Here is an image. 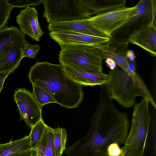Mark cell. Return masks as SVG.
<instances>
[{"label": "cell", "mask_w": 156, "mask_h": 156, "mask_svg": "<svg viewBox=\"0 0 156 156\" xmlns=\"http://www.w3.org/2000/svg\"></svg>", "instance_id": "cell-30"}, {"label": "cell", "mask_w": 156, "mask_h": 156, "mask_svg": "<svg viewBox=\"0 0 156 156\" xmlns=\"http://www.w3.org/2000/svg\"><path fill=\"white\" fill-rule=\"evenodd\" d=\"M107 156H121L123 151V148H120L119 145L116 142L110 144L107 148Z\"/></svg>", "instance_id": "cell-25"}, {"label": "cell", "mask_w": 156, "mask_h": 156, "mask_svg": "<svg viewBox=\"0 0 156 156\" xmlns=\"http://www.w3.org/2000/svg\"><path fill=\"white\" fill-rule=\"evenodd\" d=\"M90 123L86 134L67 148L68 156H107L110 144L125 143L128 134V115L115 108L104 88Z\"/></svg>", "instance_id": "cell-1"}, {"label": "cell", "mask_w": 156, "mask_h": 156, "mask_svg": "<svg viewBox=\"0 0 156 156\" xmlns=\"http://www.w3.org/2000/svg\"><path fill=\"white\" fill-rule=\"evenodd\" d=\"M40 45L30 44L26 40L22 50V55L23 58H34L40 50Z\"/></svg>", "instance_id": "cell-23"}, {"label": "cell", "mask_w": 156, "mask_h": 156, "mask_svg": "<svg viewBox=\"0 0 156 156\" xmlns=\"http://www.w3.org/2000/svg\"><path fill=\"white\" fill-rule=\"evenodd\" d=\"M126 56L128 61L130 62L135 61V60L136 58L134 51L130 50H128L127 52Z\"/></svg>", "instance_id": "cell-29"}, {"label": "cell", "mask_w": 156, "mask_h": 156, "mask_svg": "<svg viewBox=\"0 0 156 156\" xmlns=\"http://www.w3.org/2000/svg\"><path fill=\"white\" fill-rule=\"evenodd\" d=\"M49 34L60 46L70 44H98L107 42L110 38L71 31L50 32Z\"/></svg>", "instance_id": "cell-12"}, {"label": "cell", "mask_w": 156, "mask_h": 156, "mask_svg": "<svg viewBox=\"0 0 156 156\" xmlns=\"http://www.w3.org/2000/svg\"><path fill=\"white\" fill-rule=\"evenodd\" d=\"M95 44H70L61 46L59 63L75 70L86 72H102V58Z\"/></svg>", "instance_id": "cell-5"}, {"label": "cell", "mask_w": 156, "mask_h": 156, "mask_svg": "<svg viewBox=\"0 0 156 156\" xmlns=\"http://www.w3.org/2000/svg\"><path fill=\"white\" fill-rule=\"evenodd\" d=\"M127 39L129 43L142 48L152 56H156V27L152 23L134 30Z\"/></svg>", "instance_id": "cell-13"}, {"label": "cell", "mask_w": 156, "mask_h": 156, "mask_svg": "<svg viewBox=\"0 0 156 156\" xmlns=\"http://www.w3.org/2000/svg\"><path fill=\"white\" fill-rule=\"evenodd\" d=\"M9 74L8 73H0V93L3 87V86L5 80Z\"/></svg>", "instance_id": "cell-27"}, {"label": "cell", "mask_w": 156, "mask_h": 156, "mask_svg": "<svg viewBox=\"0 0 156 156\" xmlns=\"http://www.w3.org/2000/svg\"><path fill=\"white\" fill-rule=\"evenodd\" d=\"M52 129L47 126L36 151L35 156H55L53 144Z\"/></svg>", "instance_id": "cell-18"}, {"label": "cell", "mask_w": 156, "mask_h": 156, "mask_svg": "<svg viewBox=\"0 0 156 156\" xmlns=\"http://www.w3.org/2000/svg\"><path fill=\"white\" fill-rule=\"evenodd\" d=\"M33 94L37 101L42 108L47 104L56 102L53 98L45 90L37 86L32 85Z\"/></svg>", "instance_id": "cell-21"}, {"label": "cell", "mask_w": 156, "mask_h": 156, "mask_svg": "<svg viewBox=\"0 0 156 156\" xmlns=\"http://www.w3.org/2000/svg\"><path fill=\"white\" fill-rule=\"evenodd\" d=\"M47 126L42 118L31 129L29 134L31 149L36 151Z\"/></svg>", "instance_id": "cell-20"}, {"label": "cell", "mask_w": 156, "mask_h": 156, "mask_svg": "<svg viewBox=\"0 0 156 156\" xmlns=\"http://www.w3.org/2000/svg\"><path fill=\"white\" fill-rule=\"evenodd\" d=\"M13 8H26L32 5H38L42 3V0H7Z\"/></svg>", "instance_id": "cell-24"}, {"label": "cell", "mask_w": 156, "mask_h": 156, "mask_svg": "<svg viewBox=\"0 0 156 156\" xmlns=\"http://www.w3.org/2000/svg\"><path fill=\"white\" fill-rule=\"evenodd\" d=\"M30 149V135L6 144H0V156H9L19 151Z\"/></svg>", "instance_id": "cell-17"}, {"label": "cell", "mask_w": 156, "mask_h": 156, "mask_svg": "<svg viewBox=\"0 0 156 156\" xmlns=\"http://www.w3.org/2000/svg\"><path fill=\"white\" fill-rule=\"evenodd\" d=\"M127 38L112 37L106 42L97 44V51L102 58L112 59L119 67L127 71L128 60L126 56L129 43Z\"/></svg>", "instance_id": "cell-10"}, {"label": "cell", "mask_w": 156, "mask_h": 156, "mask_svg": "<svg viewBox=\"0 0 156 156\" xmlns=\"http://www.w3.org/2000/svg\"><path fill=\"white\" fill-rule=\"evenodd\" d=\"M13 8L7 0H0V30L5 27Z\"/></svg>", "instance_id": "cell-22"}, {"label": "cell", "mask_w": 156, "mask_h": 156, "mask_svg": "<svg viewBox=\"0 0 156 156\" xmlns=\"http://www.w3.org/2000/svg\"><path fill=\"white\" fill-rule=\"evenodd\" d=\"M137 8V4L132 7L125 6L87 19L94 27L111 37L134 16Z\"/></svg>", "instance_id": "cell-7"}, {"label": "cell", "mask_w": 156, "mask_h": 156, "mask_svg": "<svg viewBox=\"0 0 156 156\" xmlns=\"http://www.w3.org/2000/svg\"><path fill=\"white\" fill-rule=\"evenodd\" d=\"M151 119L149 101L143 98L134 106L130 130L121 156H143Z\"/></svg>", "instance_id": "cell-4"}, {"label": "cell", "mask_w": 156, "mask_h": 156, "mask_svg": "<svg viewBox=\"0 0 156 156\" xmlns=\"http://www.w3.org/2000/svg\"><path fill=\"white\" fill-rule=\"evenodd\" d=\"M105 62L111 70H113L116 67V63L114 60L110 58L106 59Z\"/></svg>", "instance_id": "cell-28"}, {"label": "cell", "mask_w": 156, "mask_h": 156, "mask_svg": "<svg viewBox=\"0 0 156 156\" xmlns=\"http://www.w3.org/2000/svg\"><path fill=\"white\" fill-rule=\"evenodd\" d=\"M48 27L50 32L71 31L94 36L110 37L94 27L87 19L51 23H49Z\"/></svg>", "instance_id": "cell-15"}, {"label": "cell", "mask_w": 156, "mask_h": 156, "mask_svg": "<svg viewBox=\"0 0 156 156\" xmlns=\"http://www.w3.org/2000/svg\"><path fill=\"white\" fill-rule=\"evenodd\" d=\"M36 151L31 149L19 151L13 153L9 156H35Z\"/></svg>", "instance_id": "cell-26"}, {"label": "cell", "mask_w": 156, "mask_h": 156, "mask_svg": "<svg viewBox=\"0 0 156 156\" xmlns=\"http://www.w3.org/2000/svg\"><path fill=\"white\" fill-rule=\"evenodd\" d=\"M43 16L47 23L73 21L91 17L88 0H42Z\"/></svg>", "instance_id": "cell-6"}, {"label": "cell", "mask_w": 156, "mask_h": 156, "mask_svg": "<svg viewBox=\"0 0 156 156\" xmlns=\"http://www.w3.org/2000/svg\"><path fill=\"white\" fill-rule=\"evenodd\" d=\"M134 16L112 35L116 37L130 35L133 31L149 23L156 27V1L141 0L137 4Z\"/></svg>", "instance_id": "cell-8"}, {"label": "cell", "mask_w": 156, "mask_h": 156, "mask_svg": "<svg viewBox=\"0 0 156 156\" xmlns=\"http://www.w3.org/2000/svg\"><path fill=\"white\" fill-rule=\"evenodd\" d=\"M38 14L34 8L27 6L21 10L16 17L21 32L37 41L43 34L39 23Z\"/></svg>", "instance_id": "cell-11"}, {"label": "cell", "mask_w": 156, "mask_h": 156, "mask_svg": "<svg viewBox=\"0 0 156 156\" xmlns=\"http://www.w3.org/2000/svg\"><path fill=\"white\" fill-rule=\"evenodd\" d=\"M28 76L32 85L44 90L62 107L75 108L83 100L82 85L69 76L60 63L37 62L30 68Z\"/></svg>", "instance_id": "cell-2"}, {"label": "cell", "mask_w": 156, "mask_h": 156, "mask_svg": "<svg viewBox=\"0 0 156 156\" xmlns=\"http://www.w3.org/2000/svg\"><path fill=\"white\" fill-rule=\"evenodd\" d=\"M25 36L18 28L13 26L0 30V60L7 56L14 49L22 45Z\"/></svg>", "instance_id": "cell-14"}, {"label": "cell", "mask_w": 156, "mask_h": 156, "mask_svg": "<svg viewBox=\"0 0 156 156\" xmlns=\"http://www.w3.org/2000/svg\"><path fill=\"white\" fill-rule=\"evenodd\" d=\"M110 79L105 87L109 98L126 108L133 107L136 96L147 100L156 108L153 98L140 76L136 71L135 62L129 61L127 71L119 67L111 70Z\"/></svg>", "instance_id": "cell-3"}, {"label": "cell", "mask_w": 156, "mask_h": 156, "mask_svg": "<svg viewBox=\"0 0 156 156\" xmlns=\"http://www.w3.org/2000/svg\"><path fill=\"white\" fill-rule=\"evenodd\" d=\"M53 144L55 156H62L66 150L67 134L64 128L59 127L52 129Z\"/></svg>", "instance_id": "cell-19"}, {"label": "cell", "mask_w": 156, "mask_h": 156, "mask_svg": "<svg viewBox=\"0 0 156 156\" xmlns=\"http://www.w3.org/2000/svg\"><path fill=\"white\" fill-rule=\"evenodd\" d=\"M64 70L74 81L85 86H102L108 83L110 79L108 74L81 71L63 66Z\"/></svg>", "instance_id": "cell-16"}, {"label": "cell", "mask_w": 156, "mask_h": 156, "mask_svg": "<svg viewBox=\"0 0 156 156\" xmlns=\"http://www.w3.org/2000/svg\"><path fill=\"white\" fill-rule=\"evenodd\" d=\"M14 99L18 107L21 119L31 129L42 119V108L33 94L24 88L15 90Z\"/></svg>", "instance_id": "cell-9"}]
</instances>
